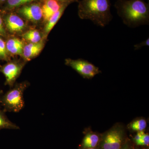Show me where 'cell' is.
I'll use <instances>...</instances> for the list:
<instances>
[{
	"label": "cell",
	"mask_w": 149,
	"mask_h": 149,
	"mask_svg": "<svg viewBox=\"0 0 149 149\" xmlns=\"http://www.w3.org/2000/svg\"></svg>",
	"instance_id": "30"
},
{
	"label": "cell",
	"mask_w": 149,
	"mask_h": 149,
	"mask_svg": "<svg viewBox=\"0 0 149 149\" xmlns=\"http://www.w3.org/2000/svg\"><path fill=\"white\" fill-rule=\"evenodd\" d=\"M57 1H58L60 2H68V1H71L73 3L74 2H78L79 1L78 0H57Z\"/></svg>",
	"instance_id": "24"
},
{
	"label": "cell",
	"mask_w": 149,
	"mask_h": 149,
	"mask_svg": "<svg viewBox=\"0 0 149 149\" xmlns=\"http://www.w3.org/2000/svg\"><path fill=\"white\" fill-rule=\"evenodd\" d=\"M6 112L0 109V130L2 129H19L16 124L10 120L6 114Z\"/></svg>",
	"instance_id": "16"
},
{
	"label": "cell",
	"mask_w": 149,
	"mask_h": 149,
	"mask_svg": "<svg viewBox=\"0 0 149 149\" xmlns=\"http://www.w3.org/2000/svg\"><path fill=\"white\" fill-rule=\"evenodd\" d=\"M134 146L133 142L128 139L120 149H133Z\"/></svg>",
	"instance_id": "21"
},
{
	"label": "cell",
	"mask_w": 149,
	"mask_h": 149,
	"mask_svg": "<svg viewBox=\"0 0 149 149\" xmlns=\"http://www.w3.org/2000/svg\"><path fill=\"white\" fill-rule=\"evenodd\" d=\"M8 35L4 24L2 15L0 13V36L6 38Z\"/></svg>",
	"instance_id": "20"
},
{
	"label": "cell",
	"mask_w": 149,
	"mask_h": 149,
	"mask_svg": "<svg viewBox=\"0 0 149 149\" xmlns=\"http://www.w3.org/2000/svg\"><path fill=\"white\" fill-rule=\"evenodd\" d=\"M78 3V15L81 19H89L101 27L112 19L110 0H81Z\"/></svg>",
	"instance_id": "2"
},
{
	"label": "cell",
	"mask_w": 149,
	"mask_h": 149,
	"mask_svg": "<svg viewBox=\"0 0 149 149\" xmlns=\"http://www.w3.org/2000/svg\"><path fill=\"white\" fill-rule=\"evenodd\" d=\"M6 45L7 51L11 58L16 56L22 57L23 49L25 42L21 37L8 35L6 38Z\"/></svg>",
	"instance_id": "9"
},
{
	"label": "cell",
	"mask_w": 149,
	"mask_h": 149,
	"mask_svg": "<svg viewBox=\"0 0 149 149\" xmlns=\"http://www.w3.org/2000/svg\"><path fill=\"white\" fill-rule=\"evenodd\" d=\"M30 85L27 81L15 83L12 88L1 97V105L5 112H18L24 106V91Z\"/></svg>",
	"instance_id": "3"
},
{
	"label": "cell",
	"mask_w": 149,
	"mask_h": 149,
	"mask_svg": "<svg viewBox=\"0 0 149 149\" xmlns=\"http://www.w3.org/2000/svg\"><path fill=\"white\" fill-rule=\"evenodd\" d=\"M3 91L2 90H0V106H1V97L3 94Z\"/></svg>",
	"instance_id": "27"
},
{
	"label": "cell",
	"mask_w": 149,
	"mask_h": 149,
	"mask_svg": "<svg viewBox=\"0 0 149 149\" xmlns=\"http://www.w3.org/2000/svg\"><path fill=\"white\" fill-rule=\"evenodd\" d=\"M148 148V147L146 148V147L140 146H136V145H135V144H134L133 149H148V148Z\"/></svg>",
	"instance_id": "25"
},
{
	"label": "cell",
	"mask_w": 149,
	"mask_h": 149,
	"mask_svg": "<svg viewBox=\"0 0 149 149\" xmlns=\"http://www.w3.org/2000/svg\"><path fill=\"white\" fill-rule=\"evenodd\" d=\"M144 134H145V132L144 131L138 132L133 139V143H135L138 141H140L142 139V137L143 136Z\"/></svg>",
	"instance_id": "23"
},
{
	"label": "cell",
	"mask_w": 149,
	"mask_h": 149,
	"mask_svg": "<svg viewBox=\"0 0 149 149\" xmlns=\"http://www.w3.org/2000/svg\"><path fill=\"white\" fill-rule=\"evenodd\" d=\"M127 139L123 127L114 126L102 135L98 149H120Z\"/></svg>",
	"instance_id": "4"
},
{
	"label": "cell",
	"mask_w": 149,
	"mask_h": 149,
	"mask_svg": "<svg viewBox=\"0 0 149 149\" xmlns=\"http://www.w3.org/2000/svg\"><path fill=\"white\" fill-rule=\"evenodd\" d=\"M44 25L51 17L59 9L62 3L57 0H40Z\"/></svg>",
	"instance_id": "12"
},
{
	"label": "cell",
	"mask_w": 149,
	"mask_h": 149,
	"mask_svg": "<svg viewBox=\"0 0 149 149\" xmlns=\"http://www.w3.org/2000/svg\"><path fill=\"white\" fill-rule=\"evenodd\" d=\"M123 23L136 27L149 23V4L144 0H117L114 5Z\"/></svg>",
	"instance_id": "1"
},
{
	"label": "cell",
	"mask_w": 149,
	"mask_h": 149,
	"mask_svg": "<svg viewBox=\"0 0 149 149\" xmlns=\"http://www.w3.org/2000/svg\"><path fill=\"white\" fill-rule=\"evenodd\" d=\"M46 40L38 43H25L22 58L27 62L38 56L45 47Z\"/></svg>",
	"instance_id": "10"
},
{
	"label": "cell",
	"mask_w": 149,
	"mask_h": 149,
	"mask_svg": "<svg viewBox=\"0 0 149 149\" xmlns=\"http://www.w3.org/2000/svg\"><path fill=\"white\" fill-rule=\"evenodd\" d=\"M40 0H7L0 8V13L13 11L22 6L34 2H40Z\"/></svg>",
	"instance_id": "15"
},
{
	"label": "cell",
	"mask_w": 149,
	"mask_h": 149,
	"mask_svg": "<svg viewBox=\"0 0 149 149\" xmlns=\"http://www.w3.org/2000/svg\"><path fill=\"white\" fill-rule=\"evenodd\" d=\"M149 46V38L147 40L141 42L139 44H136L134 46L135 48V50H137L140 49L143 47H145V46Z\"/></svg>",
	"instance_id": "22"
},
{
	"label": "cell",
	"mask_w": 149,
	"mask_h": 149,
	"mask_svg": "<svg viewBox=\"0 0 149 149\" xmlns=\"http://www.w3.org/2000/svg\"><path fill=\"white\" fill-rule=\"evenodd\" d=\"M135 145L140 146L148 147L149 146V135L148 133H145L142 137V139L134 143Z\"/></svg>",
	"instance_id": "19"
},
{
	"label": "cell",
	"mask_w": 149,
	"mask_h": 149,
	"mask_svg": "<svg viewBox=\"0 0 149 149\" xmlns=\"http://www.w3.org/2000/svg\"><path fill=\"white\" fill-rule=\"evenodd\" d=\"M148 1H149V0H148Z\"/></svg>",
	"instance_id": "29"
},
{
	"label": "cell",
	"mask_w": 149,
	"mask_h": 149,
	"mask_svg": "<svg viewBox=\"0 0 149 149\" xmlns=\"http://www.w3.org/2000/svg\"><path fill=\"white\" fill-rule=\"evenodd\" d=\"M11 59L7 51L5 39L0 36V61L8 62Z\"/></svg>",
	"instance_id": "18"
},
{
	"label": "cell",
	"mask_w": 149,
	"mask_h": 149,
	"mask_svg": "<svg viewBox=\"0 0 149 149\" xmlns=\"http://www.w3.org/2000/svg\"><path fill=\"white\" fill-rule=\"evenodd\" d=\"M99 149L98 148H90V149Z\"/></svg>",
	"instance_id": "28"
},
{
	"label": "cell",
	"mask_w": 149,
	"mask_h": 149,
	"mask_svg": "<svg viewBox=\"0 0 149 149\" xmlns=\"http://www.w3.org/2000/svg\"><path fill=\"white\" fill-rule=\"evenodd\" d=\"M101 136L95 132H90L85 134L80 144V149L98 148Z\"/></svg>",
	"instance_id": "14"
},
{
	"label": "cell",
	"mask_w": 149,
	"mask_h": 149,
	"mask_svg": "<svg viewBox=\"0 0 149 149\" xmlns=\"http://www.w3.org/2000/svg\"><path fill=\"white\" fill-rule=\"evenodd\" d=\"M1 14L8 35L20 37L31 27L24 19L14 11Z\"/></svg>",
	"instance_id": "6"
},
{
	"label": "cell",
	"mask_w": 149,
	"mask_h": 149,
	"mask_svg": "<svg viewBox=\"0 0 149 149\" xmlns=\"http://www.w3.org/2000/svg\"><path fill=\"white\" fill-rule=\"evenodd\" d=\"M14 11L24 19L31 27L43 24V17L40 2H34L18 8Z\"/></svg>",
	"instance_id": "5"
},
{
	"label": "cell",
	"mask_w": 149,
	"mask_h": 149,
	"mask_svg": "<svg viewBox=\"0 0 149 149\" xmlns=\"http://www.w3.org/2000/svg\"><path fill=\"white\" fill-rule=\"evenodd\" d=\"M7 0H0V8L6 3Z\"/></svg>",
	"instance_id": "26"
},
{
	"label": "cell",
	"mask_w": 149,
	"mask_h": 149,
	"mask_svg": "<svg viewBox=\"0 0 149 149\" xmlns=\"http://www.w3.org/2000/svg\"><path fill=\"white\" fill-rule=\"evenodd\" d=\"M20 37L25 43H38L43 40H47L44 37L42 29L34 27H29Z\"/></svg>",
	"instance_id": "13"
},
{
	"label": "cell",
	"mask_w": 149,
	"mask_h": 149,
	"mask_svg": "<svg viewBox=\"0 0 149 149\" xmlns=\"http://www.w3.org/2000/svg\"><path fill=\"white\" fill-rule=\"evenodd\" d=\"M147 122L143 118L137 119L130 123L129 127L133 131L140 132L144 131L147 127Z\"/></svg>",
	"instance_id": "17"
},
{
	"label": "cell",
	"mask_w": 149,
	"mask_h": 149,
	"mask_svg": "<svg viewBox=\"0 0 149 149\" xmlns=\"http://www.w3.org/2000/svg\"><path fill=\"white\" fill-rule=\"evenodd\" d=\"M65 64L71 67L86 79H91L101 72L98 67L83 59L66 58L65 60Z\"/></svg>",
	"instance_id": "8"
},
{
	"label": "cell",
	"mask_w": 149,
	"mask_h": 149,
	"mask_svg": "<svg viewBox=\"0 0 149 149\" xmlns=\"http://www.w3.org/2000/svg\"><path fill=\"white\" fill-rule=\"evenodd\" d=\"M27 63L20 58L11 59L3 65H0V72L6 78L5 85H8L10 88L13 87Z\"/></svg>",
	"instance_id": "7"
},
{
	"label": "cell",
	"mask_w": 149,
	"mask_h": 149,
	"mask_svg": "<svg viewBox=\"0 0 149 149\" xmlns=\"http://www.w3.org/2000/svg\"><path fill=\"white\" fill-rule=\"evenodd\" d=\"M72 3L73 2L71 1L63 3L59 9L49 19V20L43 25V27L42 29L44 37L46 40H47L48 35L62 16L67 7Z\"/></svg>",
	"instance_id": "11"
}]
</instances>
